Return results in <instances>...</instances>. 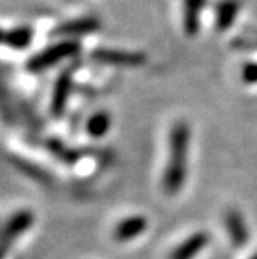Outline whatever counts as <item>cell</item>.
Listing matches in <instances>:
<instances>
[{
	"mask_svg": "<svg viewBox=\"0 0 257 259\" xmlns=\"http://www.w3.org/2000/svg\"><path fill=\"white\" fill-rule=\"evenodd\" d=\"M73 52V45H61V47H56V49H52V50H48V52H45V53H42V55H39L37 58H36V61H34V67H37V68H42V67H48V65H52V64H55V62H58V61H61L59 58H62V56H65V55H70Z\"/></svg>",
	"mask_w": 257,
	"mask_h": 259,
	"instance_id": "9c48e42d",
	"label": "cell"
},
{
	"mask_svg": "<svg viewBox=\"0 0 257 259\" xmlns=\"http://www.w3.org/2000/svg\"><path fill=\"white\" fill-rule=\"evenodd\" d=\"M243 78L246 82H255L257 81V65L251 64L245 67V72H243Z\"/></svg>",
	"mask_w": 257,
	"mask_h": 259,
	"instance_id": "8fae6325",
	"label": "cell"
},
{
	"mask_svg": "<svg viewBox=\"0 0 257 259\" xmlns=\"http://www.w3.org/2000/svg\"><path fill=\"white\" fill-rule=\"evenodd\" d=\"M208 242H209L208 233L197 231L172 251L171 259H194L203 248H206Z\"/></svg>",
	"mask_w": 257,
	"mask_h": 259,
	"instance_id": "277c9868",
	"label": "cell"
},
{
	"mask_svg": "<svg viewBox=\"0 0 257 259\" xmlns=\"http://www.w3.org/2000/svg\"><path fill=\"white\" fill-rule=\"evenodd\" d=\"M31 224H33V214L28 213V211H20V213L11 218V221L7 224L5 230L2 231V236H0V259H4L5 253L10 248L11 241L17 238L19 234H22Z\"/></svg>",
	"mask_w": 257,
	"mask_h": 259,
	"instance_id": "7a4b0ae2",
	"label": "cell"
},
{
	"mask_svg": "<svg viewBox=\"0 0 257 259\" xmlns=\"http://www.w3.org/2000/svg\"><path fill=\"white\" fill-rule=\"evenodd\" d=\"M225 225L232 244L236 247H243V244L248 241V230L245 227L242 216L236 213V211H231L225 218Z\"/></svg>",
	"mask_w": 257,
	"mask_h": 259,
	"instance_id": "52a82bcc",
	"label": "cell"
},
{
	"mask_svg": "<svg viewBox=\"0 0 257 259\" xmlns=\"http://www.w3.org/2000/svg\"><path fill=\"white\" fill-rule=\"evenodd\" d=\"M239 13V2L237 0H223L219 4L216 11V25L219 30H226L232 25L236 16Z\"/></svg>",
	"mask_w": 257,
	"mask_h": 259,
	"instance_id": "ba28073f",
	"label": "cell"
},
{
	"mask_svg": "<svg viewBox=\"0 0 257 259\" xmlns=\"http://www.w3.org/2000/svg\"><path fill=\"white\" fill-rule=\"evenodd\" d=\"M206 5V0H184L183 2V25L188 36H195L200 27V14Z\"/></svg>",
	"mask_w": 257,
	"mask_h": 259,
	"instance_id": "5b68a950",
	"label": "cell"
},
{
	"mask_svg": "<svg viewBox=\"0 0 257 259\" xmlns=\"http://www.w3.org/2000/svg\"><path fill=\"white\" fill-rule=\"evenodd\" d=\"M146 228H147V219L146 218H143V216L127 218L115 227L113 238L120 242H127V241L138 238Z\"/></svg>",
	"mask_w": 257,
	"mask_h": 259,
	"instance_id": "3957f363",
	"label": "cell"
},
{
	"mask_svg": "<svg viewBox=\"0 0 257 259\" xmlns=\"http://www.w3.org/2000/svg\"><path fill=\"white\" fill-rule=\"evenodd\" d=\"M110 126V118L107 113H98L95 115L88 123V132L93 137H101L107 132Z\"/></svg>",
	"mask_w": 257,
	"mask_h": 259,
	"instance_id": "30bf717a",
	"label": "cell"
},
{
	"mask_svg": "<svg viewBox=\"0 0 257 259\" xmlns=\"http://www.w3.org/2000/svg\"><path fill=\"white\" fill-rule=\"evenodd\" d=\"M188 146L189 127L184 121H178L172 126L169 134V158L163 176V188L171 196L178 193L184 185L188 169Z\"/></svg>",
	"mask_w": 257,
	"mask_h": 259,
	"instance_id": "6da1fadb",
	"label": "cell"
},
{
	"mask_svg": "<svg viewBox=\"0 0 257 259\" xmlns=\"http://www.w3.org/2000/svg\"><path fill=\"white\" fill-rule=\"evenodd\" d=\"M96 61L115 64V65H139L144 62V58L138 53L116 52V50H99L95 53Z\"/></svg>",
	"mask_w": 257,
	"mask_h": 259,
	"instance_id": "8992f818",
	"label": "cell"
},
{
	"mask_svg": "<svg viewBox=\"0 0 257 259\" xmlns=\"http://www.w3.org/2000/svg\"><path fill=\"white\" fill-rule=\"evenodd\" d=\"M252 259H257V254H255V256H254V257H252Z\"/></svg>",
	"mask_w": 257,
	"mask_h": 259,
	"instance_id": "7c38bea8",
	"label": "cell"
}]
</instances>
